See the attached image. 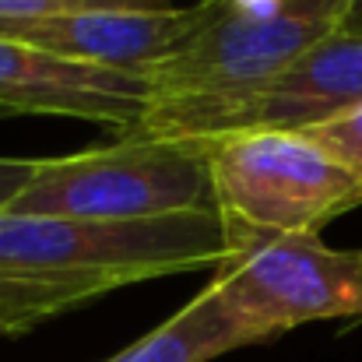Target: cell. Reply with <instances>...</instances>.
Instances as JSON below:
<instances>
[{"label": "cell", "mask_w": 362, "mask_h": 362, "mask_svg": "<svg viewBox=\"0 0 362 362\" xmlns=\"http://www.w3.org/2000/svg\"><path fill=\"white\" fill-rule=\"evenodd\" d=\"M42 158H0V215L21 197V190L35 180Z\"/></svg>", "instance_id": "obj_12"}, {"label": "cell", "mask_w": 362, "mask_h": 362, "mask_svg": "<svg viewBox=\"0 0 362 362\" xmlns=\"http://www.w3.org/2000/svg\"><path fill=\"white\" fill-rule=\"evenodd\" d=\"M306 137H313L334 162H341L345 169H352L362 180V106H356L345 117H334L327 123H317L310 130H303Z\"/></svg>", "instance_id": "obj_10"}, {"label": "cell", "mask_w": 362, "mask_h": 362, "mask_svg": "<svg viewBox=\"0 0 362 362\" xmlns=\"http://www.w3.org/2000/svg\"><path fill=\"white\" fill-rule=\"evenodd\" d=\"M229 7H236V11H274V7H281L285 0H226Z\"/></svg>", "instance_id": "obj_13"}, {"label": "cell", "mask_w": 362, "mask_h": 362, "mask_svg": "<svg viewBox=\"0 0 362 362\" xmlns=\"http://www.w3.org/2000/svg\"><path fill=\"white\" fill-rule=\"evenodd\" d=\"M218 0L190 7H123V11H71L42 18H0V35L21 39L53 57L144 74L190 42L215 14Z\"/></svg>", "instance_id": "obj_8"}, {"label": "cell", "mask_w": 362, "mask_h": 362, "mask_svg": "<svg viewBox=\"0 0 362 362\" xmlns=\"http://www.w3.org/2000/svg\"><path fill=\"white\" fill-rule=\"evenodd\" d=\"M197 144L208 151L211 204L229 250L320 233L362 204V180L303 130H253Z\"/></svg>", "instance_id": "obj_2"}, {"label": "cell", "mask_w": 362, "mask_h": 362, "mask_svg": "<svg viewBox=\"0 0 362 362\" xmlns=\"http://www.w3.org/2000/svg\"><path fill=\"white\" fill-rule=\"evenodd\" d=\"M246 345H264V338L208 281V288L197 292L165 324H158L151 334L137 338L106 362H211Z\"/></svg>", "instance_id": "obj_9"}, {"label": "cell", "mask_w": 362, "mask_h": 362, "mask_svg": "<svg viewBox=\"0 0 362 362\" xmlns=\"http://www.w3.org/2000/svg\"><path fill=\"white\" fill-rule=\"evenodd\" d=\"M229 246L215 208L81 222L0 215V338L28 334L117 288L169 274L215 271Z\"/></svg>", "instance_id": "obj_1"}, {"label": "cell", "mask_w": 362, "mask_h": 362, "mask_svg": "<svg viewBox=\"0 0 362 362\" xmlns=\"http://www.w3.org/2000/svg\"><path fill=\"white\" fill-rule=\"evenodd\" d=\"M356 106H362V32H334L246 95L155 103L130 134L215 141L253 130H310Z\"/></svg>", "instance_id": "obj_5"}, {"label": "cell", "mask_w": 362, "mask_h": 362, "mask_svg": "<svg viewBox=\"0 0 362 362\" xmlns=\"http://www.w3.org/2000/svg\"><path fill=\"white\" fill-rule=\"evenodd\" d=\"M341 32H362V0H352L341 21Z\"/></svg>", "instance_id": "obj_14"}, {"label": "cell", "mask_w": 362, "mask_h": 362, "mask_svg": "<svg viewBox=\"0 0 362 362\" xmlns=\"http://www.w3.org/2000/svg\"><path fill=\"white\" fill-rule=\"evenodd\" d=\"M123 7H176L173 0H0V18H42L71 11H123Z\"/></svg>", "instance_id": "obj_11"}, {"label": "cell", "mask_w": 362, "mask_h": 362, "mask_svg": "<svg viewBox=\"0 0 362 362\" xmlns=\"http://www.w3.org/2000/svg\"><path fill=\"white\" fill-rule=\"evenodd\" d=\"M211 285L264 341L299 324L362 320V250H334L320 233L233 246Z\"/></svg>", "instance_id": "obj_6"}, {"label": "cell", "mask_w": 362, "mask_h": 362, "mask_svg": "<svg viewBox=\"0 0 362 362\" xmlns=\"http://www.w3.org/2000/svg\"><path fill=\"white\" fill-rule=\"evenodd\" d=\"M201 208H215L204 144L123 134L110 148L42 158L7 215L141 222Z\"/></svg>", "instance_id": "obj_3"}, {"label": "cell", "mask_w": 362, "mask_h": 362, "mask_svg": "<svg viewBox=\"0 0 362 362\" xmlns=\"http://www.w3.org/2000/svg\"><path fill=\"white\" fill-rule=\"evenodd\" d=\"M148 95L144 74L78 64L0 35V117L85 120L123 137L148 113Z\"/></svg>", "instance_id": "obj_7"}, {"label": "cell", "mask_w": 362, "mask_h": 362, "mask_svg": "<svg viewBox=\"0 0 362 362\" xmlns=\"http://www.w3.org/2000/svg\"><path fill=\"white\" fill-rule=\"evenodd\" d=\"M352 0H285L274 11H236L218 0L211 21L144 71L148 106L183 99H233L267 85L306 49L341 32Z\"/></svg>", "instance_id": "obj_4"}]
</instances>
